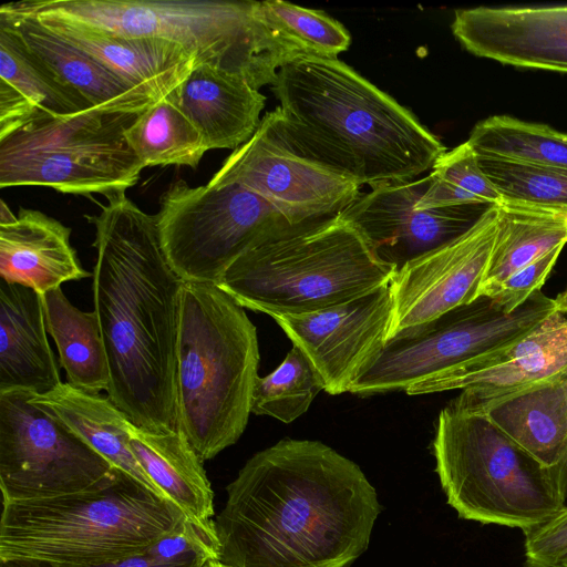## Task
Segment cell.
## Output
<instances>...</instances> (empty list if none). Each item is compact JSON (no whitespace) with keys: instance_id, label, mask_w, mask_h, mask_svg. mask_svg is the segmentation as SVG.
Returning <instances> with one entry per match:
<instances>
[{"instance_id":"cell-1","label":"cell","mask_w":567,"mask_h":567,"mask_svg":"<svg viewBox=\"0 0 567 567\" xmlns=\"http://www.w3.org/2000/svg\"><path fill=\"white\" fill-rule=\"evenodd\" d=\"M381 507L353 461L319 441L284 439L227 486L215 522L229 567H351Z\"/></svg>"},{"instance_id":"cell-2","label":"cell","mask_w":567,"mask_h":567,"mask_svg":"<svg viewBox=\"0 0 567 567\" xmlns=\"http://www.w3.org/2000/svg\"><path fill=\"white\" fill-rule=\"evenodd\" d=\"M95 228L93 303L107 357L109 399L136 426L182 431L177 349L184 281L161 245L155 215L125 192L106 197Z\"/></svg>"},{"instance_id":"cell-3","label":"cell","mask_w":567,"mask_h":567,"mask_svg":"<svg viewBox=\"0 0 567 567\" xmlns=\"http://www.w3.org/2000/svg\"><path fill=\"white\" fill-rule=\"evenodd\" d=\"M265 117L308 158L371 188L414 179L446 152L417 118L338 58L298 56Z\"/></svg>"},{"instance_id":"cell-4","label":"cell","mask_w":567,"mask_h":567,"mask_svg":"<svg viewBox=\"0 0 567 567\" xmlns=\"http://www.w3.org/2000/svg\"><path fill=\"white\" fill-rule=\"evenodd\" d=\"M186 519L168 499L116 468L90 491L2 503L0 560L101 565L146 550Z\"/></svg>"},{"instance_id":"cell-5","label":"cell","mask_w":567,"mask_h":567,"mask_svg":"<svg viewBox=\"0 0 567 567\" xmlns=\"http://www.w3.org/2000/svg\"><path fill=\"white\" fill-rule=\"evenodd\" d=\"M395 271L339 214L260 241L237 257L216 285L243 308L274 317L348 302L389 285Z\"/></svg>"},{"instance_id":"cell-6","label":"cell","mask_w":567,"mask_h":567,"mask_svg":"<svg viewBox=\"0 0 567 567\" xmlns=\"http://www.w3.org/2000/svg\"><path fill=\"white\" fill-rule=\"evenodd\" d=\"M259 358L257 330L245 308L216 284L184 281L177 349L179 417L203 462L244 433Z\"/></svg>"},{"instance_id":"cell-7","label":"cell","mask_w":567,"mask_h":567,"mask_svg":"<svg viewBox=\"0 0 567 567\" xmlns=\"http://www.w3.org/2000/svg\"><path fill=\"white\" fill-rule=\"evenodd\" d=\"M14 4L107 32L172 41L196 64L236 75L258 91L271 85L279 69L290 62L262 17L261 1L23 0Z\"/></svg>"},{"instance_id":"cell-8","label":"cell","mask_w":567,"mask_h":567,"mask_svg":"<svg viewBox=\"0 0 567 567\" xmlns=\"http://www.w3.org/2000/svg\"><path fill=\"white\" fill-rule=\"evenodd\" d=\"M433 454L447 504L463 519L526 533L566 505L548 471L458 396L439 415Z\"/></svg>"},{"instance_id":"cell-9","label":"cell","mask_w":567,"mask_h":567,"mask_svg":"<svg viewBox=\"0 0 567 567\" xmlns=\"http://www.w3.org/2000/svg\"><path fill=\"white\" fill-rule=\"evenodd\" d=\"M133 120L89 110L28 122L0 137V187L42 186L105 197L125 192L144 168L124 136Z\"/></svg>"},{"instance_id":"cell-10","label":"cell","mask_w":567,"mask_h":567,"mask_svg":"<svg viewBox=\"0 0 567 567\" xmlns=\"http://www.w3.org/2000/svg\"><path fill=\"white\" fill-rule=\"evenodd\" d=\"M555 311V298L542 290L512 312L480 295L432 321L394 334L349 392L369 396L405 391L416 382L476 364L519 340Z\"/></svg>"},{"instance_id":"cell-11","label":"cell","mask_w":567,"mask_h":567,"mask_svg":"<svg viewBox=\"0 0 567 567\" xmlns=\"http://www.w3.org/2000/svg\"><path fill=\"white\" fill-rule=\"evenodd\" d=\"M162 249L183 281L217 284L243 252L291 225L269 202L237 184L179 181L155 215Z\"/></svg>"},{"instance_id":"cell-12","label":"cell","mask_w":567,"mask_h":567,"mask_svg":"<svg viewBox=\"0 0 567 567\" xmlns=\"http://www.w3.org/2000/svg\"><path fill=\"white\" fill-rule=\"evenodd\" d=\"M31 392L0 393V489L2 503L53 498L90 491L115 472Z\"/></svg>"},{"instance_id":"cell-13","label":"cell","mask_w":567,"mask_h":567,"mask_svg":"<svg viewBox=\"0 0 567 567\" xmlns=\"http://www.w3.org/2000/svg\"><path fill=\"white\" fill-rule=\"evenodd\" d=\"M227 184L265 198L291 225L339 215L361 195L360 184L301 154L265 116L208 182Z\"/></svg>"},{"instance_id":"cell-14","label":"cell","mask_w":567,"mask_h":567,"mask_svg":"<svg viewBox=\"0 0 567 567\" xmlns=\"http://www.w3.org/2000/svg\"><path fill=\"white\" fill-rule=\"evenodd\" d=\"M393 315L389 284L334 307L272 318L309 359L324 391L337 395L349 392L381 353Z\"/></svg>"},{"instance_id":"cell-15","label":"cell","mask_w":567,"mask_h":567,"mask_svg":"<svg viewBox=\"0 0 567 567\" xmlns=\"http://www.w3.org/2000/svg\"><path fill=\"white\" fill-rule=\"evenodd\" d=\"M427 185L429 175L371 188L341 216L360 231L380 259L398 270L462 236L496 206L468 204L416 209Z\"/></svg>"},{"instance_id":"cell-16","label":"cell","mask_w":567,"mask_h":567,"mask_svg":"<svg viewBox=\"0 0 567 567\" xmlns=\"http://www.w3.org/2000/svg\"><path fill=\"white\" fill-rule=\"evenodd\" d=\"M495 237L496 206L462 236L398 269L390 282L394 315L389 339L475 300Z\"/></svg>"},{"instance_id":"cell-17","label":"cell","mask_w":567,"mask_h":567,"mask_svg":"<svg viewBox=\"0 0 567 567\" xmlns=\"http://www.w3.org/2000/svg\"><path fill=\"white\" fill-rule=\"evenodd\" d=\"M451 29L474 55L567 73V4L458 9Z\"/></svg>"},{"instance_id":"cell-18","label":"cell","mask_w":567,"mask_h":567,"mask_svg":"<svg viewBox=\"0 0 567 567\" xmlns=\"http://www.w3.org/2000/svg\"><path fill=\"white\" fill-rule=\"evenodd\" d=\"M567 370V315L558 310L506 349L476 364L416 382L409 395L461 390L471 404L483 405L547 381Z\"/></svg>"},{"instance_id":"cell-19","label":"cell","mask_w":567,"mask_h":567,"mask_svg":"<svg viewBox=\"0 0 567 567\" xmlns=\"http://www.w3.org/2000/svg\"><path fill=\"white\" fill-rule=\"evenodd\" d=\"M42 25L79 48L118 78L156 101L167 97L189 74L195 58L182 45L151 37L103 31L58 16L30 12Z\"/></svg>"},{"instance_id":"cell-20","label":"cell","mask_w":567,"mask_h":567,"mask_svg":"<svg viewBox=\"0 0 567 567\" xmlns=\"http://www.w3.org/2000/svg\"><path fill=\"white\" fill-rule=\"evenodd\" d=\"M0 21L9 24L53 75L93 110L135 117L157 102L8 2L0 7Z\"/></svg>"},{"instance_id":"cell-21","label":"cell","mask_w":567,"mask_h":567,"mask_svg":"<svg viewBox=\"0 0 567 567\" xmlns=\"http://www.w3.org/2000/svg\"><path fill=\"white\" fill-rule=\"evenodd\" d=\"M70 236L71 229L59 220L29 208L16 216L2 200L0 279L43 295L93 276L82 267Z\"/></svg>"},{"instance_id":"cell-22","label":"cell","mask_w":567,"mask_h":567,"mask_svg":"<svg viewBox=\"0 0 567 567\" xmlns=\"http://www.w3.org/2000/svg\"><path fill=\"white\" fill-rule=\"evenodd\" d=\"M563 373L483 405L458 398L482 411L546 468L567 498V394Z\"/></svg>"},{"instance_id":"cell-23","label":"cell","mask_w":567,"mask_h":567,"mask_svg":"<svg viewBox=\"0 0 567 567\" xmlns=\"http://www.w3.org/2000/svg\"><path fill=\"white\" fill-rule=\"evenodd\" d=\"M167 99L200 132L208 151L236 150L261 122L266 97L243 79L209 64H196Z\"/></svg>"},{"instance_id":"cell-24","label":"cell","mask_w":567,"mask_h":567,"mask_svg":"<svg viewBox=\"0 0 567 567\" xmlns=\"http://www.w3.org/2000/svg\"><path fill=\"white\" fill-rule=\"evenodd\" d=\"M42 296L0 279V393H45L62 381L47 337Z\"/></svg>"},{"instance_id":"cell-25","label":"cell","mask_w":567,"mask_h":567,"mask_svg":"<svg viewBox=\"0 0 567 567\" xmlns=\"http://www.w3.org/2000/svg\"><path fill=\"white\" fill-rule=\"evenodd\" d=\"M89 110L93 109L0 21V137L38 117H64Z\"/></svg>"},{"instance_id":"cell-26","label":"cell","mask_w":567,"mask_h":567,"mask_svg":"<svg viewBox=\"0 0 567 567\" xmlns=\"http://www.w3.org/2000/svg\"><path fill=\"white\" fill-rule=\"evenodd\" d=\"M130 445L148 478L166 499L192 523L216 530L212 519L214 493L203 461L183 431L162 433L132 423Z\"/></svg>"},{"instance_id":"cell-27","label":"cell","mask_w":567,"mask_h":567,"mask_svg":"<svg viewBox=\"0 0 567 567\" xmlns=\"http://www.w3.org/2000/svg\"><path fill=\"white\" fill-rule=\"evenodd\" d=\"M30 399L80 436L114 467L164 497L132 452V422L107 395L85 392L68 382H61L49 392L32 393Z\"/></svg>"},{"instance_id":"cell-28","label":"cell","mask_w":567,"mask_h":567,"mask_svg":"<svg viewBox=\"0 0 567 567\" xmlns=\"http://www.w3.org/2000/svg\"><path fill=\"white\" fill-rule=\"evenodd\" d=\"M41 296L47 330L56 346L66 382L90 393L107 391L110 370L96 313L73 306L61 288Z\"/></svg>"},{"instance_id":"cell-29","label":"cell","mask_w":567,"mask_h":567,"mask_svg":"<svg viewBox=\"0 0 567 567\" xmlns=\"http://www.w3.org/2000/svg\"><path fill=\"white\" fill-rule=\"evenodd\" d=\"M567 244V216L503 202L496 206V237L481 295L518 269Z\"/></svg>"},{"instance_id":"cell-30","label":"cell","mask_w":567,"mask_h":567,"mask_svg":"<svg viewBox=\"0 0 567 567\" xmlns=\"http://www.w3.org/2000/svg\"><path fill=\"white\" fill-rule=\"evenodd\" d=\"M124 136L144 168L157 165L196 168L208 151L197 127L167 97L135 116Z\"/></svg>"},{"instance_id":"cell-31","label":"cell","mask_w":567,"mask_h":567,"mask_svg":"<svg viewBox=\"0 0 567 567\" xmlns=\"http://www.w3.org/2000/svg\"><path fill=\"white\" fill-rule=\"evenodd\" d=\"M467 143L477 155L567 168V134L507 115L478 122Z\"/></svg>"},{"instance_id":"cell-32","label":"cell","mask_w":567,"mask_h":567,"mask_svg":"<svg viewBox=\"0 0 567 567\" xmlns=\"http://www.w3.org/2000/svg\"><path fill=\"white\" fill-rule=\"evenodd\" d=\"M261 11L290 60L302 55L337 58L350 47L348 30L322 10L282 0H266L261 1Z\"/></svg>"},{"instance_id":"cell-33","label":"cell","mask_w":567,"mask_h":567,"mask_svg":"<svg viewBox=\"0 0 567 567\" xmlns=\"http://www.w3.org/2000/svg\"><path fill=\"white\" fill-rule=\"evenodd\" d=\"M324 390L323 382L296 346L284 361L266 377H258L251 398V413L268 415L291 423L309 409L317 394Z\"/></svg>"},{"instance_id":"cell-34","label":"cell","mask_w":567,"mask_h":567,"mask_svg":"<svg viewBox=\"0 0 567 567\" xmlns=\"http://www.w3.org/2000/svg\"><path fill=\"white\" fill-rule=\"evenodd\" d=\"M476 154V153H475ZM502 203H515L567 216V168L477 155Z\"/></svg>"},{"instance_id":"cell-35","label":"cell","mask_w":567,"mask_h":567,"mask_svg":"<svg viewBox=\"0 0 567 567\" xmlns=\"http://www.w3.org/2000/svg\"><path fill=\"white\" fill-rule=\"evenodd\" d=\"M501 195L478 165L466 142L444 152L433 164L429 185L416 209H432L468 204L499 205Z\"/></svg>"},{"instance_id":"cell-36","label":"cell","mask_w":567,"mask_h":567,"mask_svg":"<svg viewBox=\"0 0 567 567\" xmlns=\"http://www.w3.org/2000/svg\"><path fill=\"white\" fill-rule=\"evenodd\" d=\"M218 554L216 530L186 519L178 529L142 553L90 567H204L209 560L218 559Z\"/></svg>"},{"instance_id":"cell-37","label":"cell","mask_w":567,"mask_h":567,"mask_svg":"<svg viewBox=\"0 0 567 567\" xmlns=\"http://www.w3.org/2000/svg\"><path fill=\"white\" fill-rule=\"evenodd\" d=\"M524 556L526 567H561L567 561V505L524 533Z\"/></svg>"},{"instance_id":"cell-38","label":"cell","mask_w":567,"mask_h":567,"mask_svg":"<svg viewBox=\"0 0 567 567\" xmlns=\"http://www.w3.org/2000/svg\"><path fill=\"white\" fill-rule=\"evenodd\" d=\"M563 248L557 247L518 269L485 296L493 298L507 312L514 311L540 290Z\"/></svg>"},{"instance_id":"cell-39","label":"cell","mask_w":567,"mask_h":567,"mask_svg":"<svg viewBox=\"0 0 567 567\" xmlns=\"http://www.w3.org/2000/svg\"><path fill=\"white\" fill-rule=\"evenodd\" d=\"M0 567H42V565L30 560H0Z\"/></svg>"},{"instance_id":"cell-40","label":"cell","mask_w":567,"mask_h":567,"mask_svg":"<svg viewBox=\"0 0 567 567\" xmlns=\"http://www.w3.org/2000/svg\"><path fill=\"white\" fill-rule=\"evenodd\" d=\"M557 310L567 315V288L555 298Z\"/></svg>"},{"instance_id":"cell-41","label":"cell","mask_w":567,"mask_h":567,"mask_svg":"<svg viewBox=\"0 0 567 567\" xmlns=\"http://www.w3.org/2000/svg\"><path fill=\"white\" fill-rule=\"evenodd\" d=\"M204 567H229V566L223 564L218 559H212L208 563H206V565Z\"/></svg>"},{"instance_id":"cell-42","label":"cell","mask_w":567,"mask_h":567,"mask_svg":"<svg viewBox=\"0 0 567 567\" xmlns=\"http://www.w3.org/2000/svg\"><path fill=\"white\" fill-rule=\"evenodd\" d=\"M563 382L567 394V370L563 373Z\"/></svg>"},{"instance_id":"cell-43","label":"cell","mask_w":567,"mask_h":567,"mask_svg":"<svg viewBox=\"0 0 567 567\" xmlns=\"http://www.w3.org/2000/svg\"><path fill=\"white\" fill-rule=\"evenodd\" d=\"M561 567H567V561H565Z\"/></svg>"}]
</instances>
